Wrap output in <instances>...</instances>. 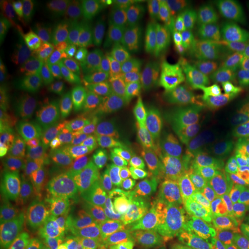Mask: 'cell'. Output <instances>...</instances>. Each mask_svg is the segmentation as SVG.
Returning <instances> with one entry per match:
<instances>
[{
	"mask_svg": "<svg viewBox=\"0 0 249 249\" xmlns=\"http://www.w3.org/2000/svg\"><path fill=\"white\" fill-rule=\"evenodd\" d=\"M202 55V74L195 102V116L214 119L233 108V81L229 62L218 52Z\"/></svg>",
	"mask_w": 249,
	"mask_h": 249,
	"instance_id": "8992f818",
	"label": "cell"
},
{
	"mask_svg": "<svg viewBox=\"0 0 249 249\" xmlns=\"http://www.w3.org/2000/svg\"><path fill=\"white\" fill-rule=\"evenodd\" d=\"M31 17L38 28L40 35L52 53L59 61H64L58 49V12L57 5L52 1L31 2Z\"/></svg>",
	"mask_w": 249,
	"mask_h": 249,
	"instance_id": "cb8c5ba5",
	"label": "cell"
},
{
	"mask_svg": "<svg viewBox=\"0 0 249 249\" xmlns=\"http://www.w3.org/2000/svg\"><path fill=\"white\" fill-rule=\"evenodd\" d=\"M0 249H22L20 226L14 213L5 211L0 219Z\"/></svg>",
	"mask_w": 249,
	"mask_h": 249,
	"instance_id": "f546056e",
	"label": "cell"
},
{
	"mask_svg": "<svg viewBox=\"0 0 249 249\" xmlns=\"http://www.w3.org/2000/svg\"><path fill=\"white\" fill-rule=\"evenodd\" d=\"M136 123V114L130 108L107 107L95 123L82 128L81 140L96 145L108 156H116Z\"/></svg>",
	"mask_w": 249,
	"mask_h": 249,
	"instance_id": "7c38bea8",
	"label": "cell"
},
{
	"mask_svg": "<svg viewBox=\"0 0 249 249\" xmlns=\"http://www.w3.org/2000/svg\"><path fill=\"white\" fill-rule=\"evenodd\" d=\"M192 128L191 114L185 111H174L163 126L164 133L172 144H179L187 140Z\"/></svg>",
	"mask_w": 249,
	"mask_h": 249,
	"instance_id": "f1b7e54d",
	"label": "cell"
},
{
	"mask_svg": "<svg viewBox=\"0 0 249 249\" xmlns=\"http://www.w3.org/2000/svg\"><path fill=\"white\" fill-rule=\"evenodd\" d=\"M202 74V55H176L172 87L167 104L174 111H185L195 116V102Z\"/></svg>",
	"mask_w": 249,
	"mask_h": 249,
	"instance_id": "5bb4252c",
	"label": "cell"
},
{
	"mask_svg": "<svg viewBox=\"0 0 249 249\" xmlns=\"http://www.w3.org/2000/svg\"><path fill=\"white\" fill-rule=\"evenodd\" d=\"M233 81V110L240 116H249V44L239 55Z\"/></svg>",
	"mask_w": 249,
	"mask_h": 249,
	"instance_id": "484cf974",
	"label": "cell"
},
{
	"mask_svg": "<svg viewBox=\"0 0 249 249\" xmlns=\"http://www.w3.org/2000/svg\"><path fill=\"white\" fill-rule=\"evenodd\" d=\"M214 249H249V239L222 227L218 231Z\"/></svg>",
	"mask_w": 249,
	"mask_h": 249,
	"instance_id": "836d02e7",
	"label": "cell"
},
{
	"mask_svg": "<svg viewBox=\"0 0 249 249\" xmlns=\"http://www.w3.org/2000/svg\"><path fill=\"white\" fill-rule=\"evenodd\" d=\"M247 178H249V170H248V173H247Z\"/></svg>",
	"mask_w": 249,
	"mask_h": 249,
	"instance_id": "d590c367",
	"label": "cell"
},
{
	"mask_svg": "<svg viewBox=\"0 0 249 249\" xmlns=\"http://www.w3.org/2000/svg\"><path fill=\"white\" fill-rule=\"evenodd\" d=\"M207 40L213 51L230 49L249 30V1L213 0L204 4Z\"/></svg>",
	"mask_w": 249,
	"mask_h": 249,
	"instance_id": "30bf717a",
	"label": "cell"
},
{
	"mask_svg": "<svg viewBox=\"0 0 249 249\" xmlns=\"http://www.w3.org/2000/svg\"><path fill=\"white\" fill-rule=\"evenodd\" d=\"M167 144L172 143L163 129H154L136 123V126L121 144L116 156L120 161L138 160L147 157L156 148Z\"/></svg>",
	"mask_w": 249,
	"mask_h": 249,
	"instance_id": "ac0fdd59",
	"label": "cell"
},
{
	"mask_svg": "<svg viewBox=\"0 0 249 249\" xmlns=\"http://www.w3.org/2000/svg\"><path fill=\"white\" fill-rule=\"evenodd\" d=\"M173 110L167 103L158 104L143 110L141 113L136 114V120L139 124H143L145 126L154 129H163L164 124L169 119Z\"/></svg>",
	"mask_w": 249,
	"mask_h": 249,
	"instance_id": "1f68e13d",
	"label": "cell"
},
{
	"mask_svg": "<svg viewBox=\"0 0 249 249\" xmlns=\"http://www.w3.org/2000/svg\"><path fill=\"white\" fill-rule=\"evenodd\" d=\"M208 204L213 214L249 208V178L213 187L208 194Z\"/></svg>",
	"mask_w": 249,
	"mask_h": 249,
	"instance_id": "603a6c76",
	"label": "cell"
},
{
	"mask_svg": "<svg viewBox=\"0 0 249 249\" xmlns=\"http://www.w3.org/2000/svg\"><path fill=\"white\" fill-rule=\"evenodd\" d=\"M58 95L71 119L82 128L95 123L107 108L98 92L79 74L59 86Z\"/></svg>",
	"mask_w": 249,
	"mask_h": 249,
	"instance_id": "4fadbf2b",
	"label": "cell"
},
{
	"mask_svg": "<svg viewBox=\"0 0 249 249\" xmlns=\"http://www.w3.org/2000/svg\"><path fill=\"white\" fill-rule=\"evenodd\" d=\"M161 48L173 54L195 53L207 40L204 5L195 1L176 2L160 36Z\"/></svg>",
	"mask_w": 249,
	"mask_h": 249,
	"instance_id": "9c48e42d",
	"label": "cell"
},
{
	"mask_svg": "<svg viewBox=\"0 0 249 249\" xmlns=\"http://www.w3.org/2000/svg\"><path fill=\"white\" fill-rule=\"evenodd\" d=\"M220 128L214 119H200L196 121L186 140L187 147L201 157L209 155L216 147Z\"/></svg>",
	"mask_w": 249,
	"mask_h": 249,
	"instance_id": "4316f807",
	"label": "cell"
},
{
	"mask_svg": "<svg viewBox=\"0 0 249 249\" xmlns=\"http://www.w3.org/2000/svg\"><path fill=\"white\" fill-rule=\"evenodd\" d=\"M119 222L128 231L152 238L160 229V208L155 202H143L124 211Z\"/></svg>",
	"mask_w": 249,
	"mask_h": 249,
	"instance_id": "7402d4cb",
	"label": "cell"
},
{
	"mask_svg": "<svg viewBox=\"0 0 249 249\" xmlns=\"http://www.w3.org/2000/svg\"><path fill=\"white\" fill-rule=\"evenodd\" d=\"M38 249H91L88 244L70 233H61L43 242Z\"/></svg>",
	"mask_w": 249,
	"mask_h": 249,
	"instance_id": "d6a6232c",
	"label": "cell"
},
{
	"mask_svg": "<svg viewBox=\"0 0 249 249\" xmlns=\"http://www.w3.org/2000/svg\"><path fill=\"white\" fill-rule=\"evenodd\" d=\"M102 193L112 213H124L135 201V194L130 188L117 156H111L103 171L101 182Z\"/></svg>",
	"mask_w": 249,
	"mask_h": 249,
	"instance_id": "e0dca14e",
	"label": "cell"
},
{
	"mask_svg": "<svg viewBox=\"0 0 249 249\" xmlns=\"http://www.w3.org/2000/svg\"><path fill=\"white\" fill-rule=\"evenodd\" d=\"M28 62L22 52L17 46L2 40L0 48V105L1 111L7 107L11 101L21 74L24 71Z\"/></svg>",
	"mask_w": 249,
	"mask_h": 249,
	"instance_id": "ffe728a7",
	"label": "cell"
},
{
	"mask_svg": "<svg viewBox=\"0 0 249 249\" xmlns=\"http://www.w3.org/2000/svg\"><path fill=\"white\" fill-rule=\"evenodd\" d=\"M81 71L107 107H128L132 75L124 64L110 58L92 57L85 62Z\"/></svg>",
	"mask_w": 249,
	"mask_h": 249,
	"instance_id": "8fae6325",
	"label": "cell"
},
{
	"mask_svg": "<svg viewBox=\"0 0 249 249\" xmlns=\"http://www.w3.org/2000/svg\"><path fill=\"white\" fill-rule=\"evenodd\" d=\"M147 160L154 177L156 191L166 203L179 210L198 211L203 208V201L197 189L173 176L158 160L155 152L147 156Z\"/></svg>",
	"mask_w": 249,
	"mask_h": 249,
	"instance_id": "2e32d148",
	"label": "cell"
},
{
	"mask_svg": "<svg viewBox=\"0 0 249 249\" xmlns=\"http://www.w3.org/2000/svg\"><path fill=\"white\" fill-rule=\"evenodd\" d=\"M119 163L134 194L143 198L156 196L157 191L147 157L133 161L119 160Z\"/></svg>",
	"mask_w": 249,
	"mask_h": 249,
	"instance_id": "d4e9b609",
	"label": "cell"
},
{
	"mask_svg": "<svg viewBox=\"0 0 249 249\" xmlns=\"http://www.w3.org/2000/svg\"><path fill=\"white\" fill-rule=\"evenodd\" d=\"M151 249H180L178 233L169 231L158 238Z\"/></svg>",
	"mask_w": 249,
	"mask_h": 249,
	"instance_id": "e575fe53",
	"label": "cell"
},
{
	"mask_svg": "<svg viewBox=\"0 0 249 249\" xmlns=\"http://www.w3.org/2000/svg\"><path fill=\"white\" fill-rule=\"evenodd\" d=\"M58 49L64 60L76 53L88 28V5L79 0H58Z\"/></svg>",
	"mask_w": 249,
	"mask_h": 249,
	"instance_id": "9a60e30c",
	"label": "cell"
},
{
	"mask_svg": "<svg viewBox=\"0 0 249 249\" xmlns=\"http://www.w3.org/2000/svg\"><path fill=\"white\" fill-rule=\"evenodd\" d=\"M218 232L210 218L194 213L181 223L178 239L180 249H214Z\"/></svg>",
	"mask_w": 249,
	"mask_h": 249,
	"instance_id": "44dd1931",
	"label": "cell"
},
{
	"mask_svg": "<svg viewBox=\"0 0 249 249\" xmlns=\"http://www.w3.org/2000/svg\"><path fill=\"white\" fill-rule=\"evenodd\" d=\"M174 57L160 50L139 62L132 74L128 107L135 114L145 108L169 103L172 87Z\"/></svg>",
	"mask_w": 249,
	"mask_h": 249,
	"instance_id": "5b68a950",
	"label": "cell"
},
{
	"mask_svg": "<svg viewBox=\"0 0 249 249\" xmlns=\"http://www.w3.org/2000/svg\"><path fill=\"white\" fill-rule=\"evenodd\" d=\"M158 160L170 171L173 176L198 189L202 185L201 171L194 156L179 144H167L155 149Z\"/></svg>",
	"mask_w": 249,
	"mask_h": 249,
	"instance_id": "d6986e66",
	"label": "cell"
},
{
	"mask_svg": "<svg viewBox=\"0 0 249 249\" xmlns=\"http://www.w3.org/2000/svg\"><path fill=\"white\" fill-rule=\"evenodd\" d=\"M107 201L101 186L61 189L43 198L36 213L43 222L75 232H89L104 216Z\"/></svg>",
	"mask_w": 249,
	"mask_h": 249,
	"instance_id": "7a4b0ae2",
	"label": "cell"
},
{
	"mask_svg": "<svg viewBox=\"0 0 249 249\" xmlns=\"http://www.w3.org/2000/svg\"><path fill=\"white\" fill-rule=\"evenodd\" d=\"M176 2L170 0H132L114 9V21L134 43L160 38Z\"/></svg>",
	"mask_w": 249,
	"mask_h": 249,
	"instance_id": "ba28073f",
	"label": "cell"
},
{
	"mask_svg": "<svg viewBox=\"0 0 249 249\" xmlns=\"http://www.w3.org/2000/svg\"><path fill=\"white\" fill-rule=\"evenodd\" d=\"M223 229H229L244 238L249 239V208L240 210L223 211L214 214Z\"/></svg>",
	"mask_w": 249,
	"mask_h": 249,
	"instance_id": "4dcf8cb0",
	"label": "cell"
},
{
	"mask_svg": "<svg viewBox=\"0 0 249 249\" xmlns=\"http://www.w3.org/2000/svg\"><path fill=\"white\" fill-rule=\"evenodd\" d=\"M110 157L96 145L80 140L51 165L48 180L60 189L99 185Z\"/></svg>",
	"mask_w": 249,
	"mask_h": 249,
	"instance_id": "52a82bcc",
	"label": "cell"
},
{
	"mask_svg": "<svg viewBox=\"0 0 249 249\" xmlns=\"http://www.w3.org/2000/svg\"><path fill=\"white\" fill-rule=\"evenodd\" d=\"M18 193V178L14 165L1 147L0 152V204L2 209L14 201Z\"/></svg>",
	"mask_w": 249,
	"mask_h": 249,
	"instance_id": "83f0119b",
	"label": "cell"
},
{
	"mask_svg": "<svg viewBox=\"0 0 249 249\" xmlns=\"http://www.w3.org/2000/svg\"><path fill=\"white\" fill-rule=\"evenodd\" d=\"M200 160L205 179L213 188L247 178L249 123L240 121L222 132L213 150Z\"/></svg>",
	"mask_w": 249,
	"mask_h": 249,
	"instance_id": "3957f363",
	"label": "cell"
},
{
	"mask_svg": "<svg viewBox=\"0 0 249 249\" xmlns=\"http://www.w3.org/2000/svg\"><path fill=\"white\" fill-rule=\"evenodd\" d=\"M49 88L44 104L37 113L27 147L29 154L42 164L53 165L81 140L80 127L71 119L62 107L58 88Z\"/></svg>",
	"mask_w": 249,
	"mask_h": 249,
	"instance_id": "6da1fadb",
	"label": "cell"
},
{
	"mask_svg": "<svg viewBox=\"0 0 249 249\" xmlns=\"http://www.w3.org/2000/svg\"><path fill=\"white\" fill-rule=\"evenodd\" d=\"M1 18L6 39L26 55L28 62L39 71L46 83L60 86L57 74L48 59L50 51L31 17L29 5L23 1H2Z\"/></svg>",
	"mask_w": 249,
	"mask_h": 249,
	"instance_id": "277c9868",
	"label": "cell"
}]
</instances>
